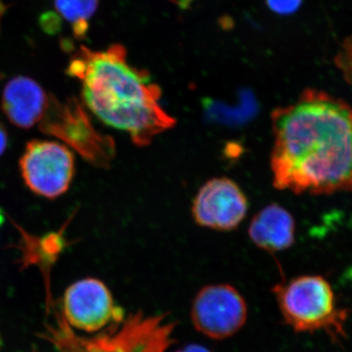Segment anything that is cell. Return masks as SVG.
<instances>
[{
	"instance_id": "cell-1",
	"label": "cell",
	"mask_w": 352,
	"mask_h": 352,
	"mask_svg": "<svg viewBox=\"0 0 352 352\" xmlns=\"http://www.w3.org/2000/svg\"><path fill=\"white\" fill-rule=\"evenodd\" d=\"M273 185L295 194L352 191V107L308 88L271 113Z\"/></svg>"
},
{
	"instance_id": "cell-2",
	"label": "cell",
	"mask_w": 352,
	"mask_h": 352,
	"mask_svg": "<svg viewBox=\"0 0 352 352\" xmlns=\"http://www.w3.org/2000/svg\"><path fill=\"white\" fill-rule=\"evenodd\" d=\"M67 73L82 82V98L90 112L146 147L175 126V117L161 105V88L149 74L132 66L122 46L92 51L82 46Z\"/></svg>"
},
{
	"instance_id": "cell-3",
	"label": "cell",
	"mask_w": 352,
	"mask_h": 352,
	"mask_svg": "<svg viewBox=\"0 0 352 352\" xmlns=\"http://www.w3.org/2000/svg\"><path fill=\"white\" fill-rule=\"evenodd\" d=\"M282 317L296 333H327L333 342L346 339L351 309L338 305L335 292L320 275H302L273 289Z\"/></svg>"
},
{
	"instance_id": "cell-4",
	"label": "cell",
	"mask_w": 352,
	"mask_h": 352,
	"mask_svg": "<svg viewBox=\"0 0 352 352\" xmlns=\"http://www.w3.org/2000/svg\"><path fill=\"white\" fill-rule=\"evenodd\" d=\"M38 126L41 131L63 141L92 166L107 168L115 159V141L95 129L87 111L76 99L62 102L50 96L47 111Z\"/></svg>"
},
{
	"instance_id": "cell-5",
	"label": "cell",
	"mask_w": 352,
	"mask_h": 352,
	"mask_svg": "<svg viewBox=\"0 0 352 352\" xmlns=\"http://www.w3.org/2000/svg\"><path fill=\"white\" fill-rule=\"evenodd\" d=\"M25 186L36 195L56 199L68 191L75 175V157L56 141L32 140L20 160Z\"/></svg>"
},
{
	"instance_id": "cell-6",
	"label": "cell",
	"mask_w": 352,
	"mask_h": 352,
	"mask_svg": "<svg viewBox=\"0 0 352 352\" xmlns=\"http://www.w3.org/2000/svg\"><path fill=\"white\" fill-rule=\"evenodd\" d=\"M248 318L245 298L228 284L208 285L197 294L191 307L194 327L215 340L239 332Z\"/></svg>"
},
{
	"instance_id": "cell-7",
	"label": "cell",
	"mask_w": 352,
	"mask_h": 352,
	"mask_svg": "<svg viewBox=\"0 0 352 352\" xmlns=\"http://www.w3.org/2000/svg\"><path fill=\"white\" fill-rule=\"evenodd\" d=\"M249 204L244 192L230 178H212L199 190L192 206L196 223L217 231L237 228L245 219Z\"/></svg>"
},
{
	"instance_id": "cell-8",
	"label": "cell",
	"mask_w": 352,
	"mask_h": 352,
	"mask_svg": "<svg viewBox=\"0 0 352 352\" xmlns=\"http://www.w3.org/2000/svg\"><path fill=\"white\" fill-rule=\"evenodd\" d=\"M63 307L69 323L88 333L101 330L113 319L120 321L122 317L106 285L91 278L69 287L65 293Z\"/></svg>"
},
{
	"instance_id": "cell-9",
	"label": "cell",
	"mask_w": 352,
	"mask_h": 352,
	"mask_svg": "<svg viewBox=\"0 0 352 352\" xmlns=\"http://www.w3.org/2000/svg\"><path fill=\"white\" fill-rule=\"evenodd\" d=\"M175 323L166 315H132L119 332L91 344L92 352H166L173 344Z\"/></svg>"
},
{
	"instance_id": "cell-10",
	"label": "cell",
	"mask_w": 352,
	"mask_h": 352,
	"mask_svg": "<svg viewBox=\"0 0 352 352\" xmlns=\"http://www.w3.org/2000/svg\"><path fill=\"white\" fill-rule=\"evenodd\" d=\"M50 96L32 78L16 76L6 83L2 92V110L14 126L31 129L43 119Z\"/></svg>"
},
{
	"instance_id": "cell-11",
	"label": "cell",
	"mask_w": 352,
	"mask_h": 352,
	"mask_svg": "<svg viewBox=\"0 0 352 352\" xmlns=\"http://www.w3.org/2000/svg\"><path fill=\"white\" fill-rule=\"evenodd\" d=\"M295 231L293 215L281 206L271 204L252 219L249 236L259 249L276 252L288 250L294 245Z\"/></svg>"
},
{
	"instance_id": "cell-12",
	"label": "cell",
	"mask_w": 352,
	"mask_h": 352,
	"mask_svg": "<svg viewBox=\"0 0 352 352\" xmlns=\"http://www.w3.org/2000/svg\"><path fill=\"white\" fill-rule=\"evenodd\" d=\"M98 0H55V7L64 19L73 24L74 32L78 38L85 36L88 20L94 16Z\"/></svg>"
},
{
	"instance_id": "cell-13",
	"label": "cell",
	"mask_w": 352,
	"mask_h": 352,
	"mask_svg": "<svg viewBox=\"0 0 352 352\" xmlns=\"http://www.w3.org/2000/svg\"><path fill=\"white\" fill-rule=\"evenodd\" d=\"M335 63L344 75V80L352 85V36L344 39L335 58Z\"/></svg>"
},
{
	"instance_id": "cell-14",
	"label": "cell",
	"mask_w": 352,
	"mask_h": 352,
	"mask_svg": "<svg viewBox=\"0 0 352 352\" xmlns=\"http://www.w3.org/2000/svg\"><path fill=\"white\" fill-rule=\"evenodd\" d=\"M302 0H266L268 7L280 15L295 13L302 6Z\"/></svg>"
},
{
	"instance_id": "cell-15",
	"label": "cell",
	"mask_w": 352,
	"mask_h": 352,
	"mask_svg": "<svg viewBox=\"0 0 352 352\" xmlns=\"http://www.w3.org/2000/svg\"><path fill=\"white\" fill-rule=\"evenodd\" d=\"M7 145H8V135L4 126L0 124V157L6 152Z\"/></svg>"
},
{
	"instance_id": "cell-16",
	"label": "cell",
	"mask_w": 352,
	"mask_h": 352,
	"mask_svg": "<svg viewBox=\"0 0 352 352\" xmlns=\"http://www.w3.org/2000/svg\"><path fill=\"white\" fill-rule=\"evenodd\" d=\"M175 352H212L208 351L207 347L200 346V344H189V346L183 347L182 349Z\"/></svg>"
},
{
	"instance_id": "cell-17",
	"label": "cell",
	"mask_w": 352,
	"mask_h": 352,
	"mask_svg": "<svg viewBox=\"0 0 352 352\" xmlns=\"http://www.w3.org/2000/svg\"><path fill=\"white\" fill-rule=\"evenodd\" d=\"M4 220H6V217H4L3 212H2L1 208H0V227L3 226Z\"/></svg>"
}]
</instances>
